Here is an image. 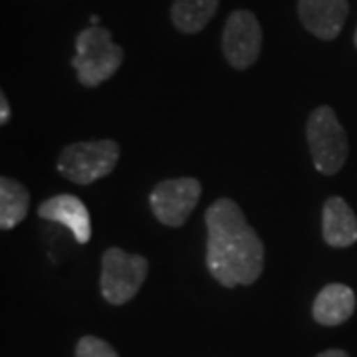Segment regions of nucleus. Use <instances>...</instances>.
<instances>
[{
    "instance_id": "f257e3e1",
    "label": "nucleus",
    "mask_w": 357,
    "mask_h": 357,
    "mask_svg": "<svg viewBox=\"0 0 357 357\" xmlns=\"http://www.w3.org/2000/svg\"><path fill=\"white\" fill-rule=\"evenodd\" d=\"M206 266L225 288L250 286L264 270V243L243 208L232 199H218L204 213Z\"/></svg>"
},
{
    "instance_id": "f03ea898",
    "label": "nucleus",
    "mask_w": 357,
    "mask_h": 357,
    "mask_svg": "<svg viewBox=\"0 0 357 357\" xmlns=\"http://www.w3.org/2000/svg\"><path fill=\"white\" fill-rule=\"evenodd\" d=\"M123 64V50L114 42V36L103 26H88L76 38V56L72 66L77 82L84 88H98L107 82Z\"/></svg>"
},
{
    "instance_id": "7ed1b4c3",
    "label": "nucleus",
    "mask_w": 357,
    "mask_h": 357,
    "mask_svg": "<svg viewBox=\"0 0 357 357\" xmlns=\"http://www.w3.org/2000/svg\"><path fill=\"white\" fill-rule=\"evenodd\" d=\"M306 133L314 167L321 175H335L347 161L349 145L345 129L330 105H319L310 114Z\"/></svg>"
},
{
    "instance_id": "20e7f679",
    "label": "nucleus",
    "mask_w": 357,
    "mask_h": 357,
    "mask_svg": "<svg viewBox=\"0 0 357 357\" xmlns=\"http://www.w3.org/2000/svg\"><path fill=\"white\" fill-rule=\"evenodd\" d=\"M121 149L114 139L79 141L68 145L58 157V171L76 185H91L107 177L119 161Z\"/></svg>"
},
{
    "instance_id": "39448f33",
    "label": "nucleus",
    "mask_w": 357,
    "mask_h": 357,
    "mask_svg": "<svg viewBox=\"0 0 357 357\" xmlns=\"http://www.w3.org/2000/svg\"><path fill=\"white\" fill-rule=\"evenodd\" d=\"M149 272V262L141 255H128L112 246L102 256V296L114 306H123L141 290Z\"/></svg>"
},
{
    "instance_id": "423d86ee",
    "label": "nucleus",
    "mask_w": 357,
    "mask_h": 357,
    "mask_svg": "<svg viewBox=\"0 0 357 357\" xmlns=\"http://www.w3.org/2000/svg\"><path fill=\"white\" fill-rule=\"evenodd\" d=\"M201 192L203 187L197 178H167L157 183V187L149 195V204L155 218L161 225L178 229L189 220L192 211L197 208Z\"/></svg>"
},
{
    "instance_id": "0eeeda50",
    "label": "nucleus",
    "mask_w": 357,
    "mask_h": 357,
    "mask_svg": "<svg viewBox=\"0 0 357 357\" xmlns=\"http://www.w3.org/2000/svg\"><path fill=\"white\" fill-rule=\"evenodd\" d=\"M262 50V28L250 10H234L222 32V52L234 70H248Z\"/></svg>"
},
{
    "instance_id": "6e6552de",
    "label": "nucleus",
    "mask_w": 357,
    "mask_h": 357,
    "mask_svg": "<svg viewBox=\"0 0 357 357\" xmlns=\"http://www.w3.org/2000/svg\"><path fill=\"white\" fill-rule=\"evenodd\" d=\"M349 14L347 0H298V16L310 34L332 42L340 36Z\"/></svg>"
},
{
    "instance_id": "1a4fd4ad",
    "label": "nucleus",
    "mask_w": 357,
    "mask_h": 357,
    "mask_svg": "<svg viewBox=\"0 0 357 357\" xmlns=\"http://www.w3.org/2000/svg\"><path fill=\"white\" fill-rule=\"evenodd\" d=\"M40 218L64 225L74 234L77 244H88L91 238V218L86 204L76 195H58L46 199L38 206Z\"/></svg>"
},
{
    "instance_id": "9d476101",
    "label": "nucleus",
    "mask_w": 357,
    "mask_h": 357,
    "mask_svg": "<svg viewBox=\"0 0 357 357\" xmlns=\"http://www.w3.org/2000/svg\"><path fill=\"white\" fill-rule=\"evenodd\" d=\"M321 236L333 248L357 243V217L342 197H330L321 211Z\"/></svg>"
},
{
    "instance_id": "9b49d317",
    "label": "nucleus",
    "mask_w": 357,
    "mask_h": 357,
    "mask_svg": "<svg viewBox=\"0 0 357 357\" xmlns=\"http://www.w3.org/2000/svg\"><path fill=\"white\" fill-rule=\"evenodd\" d=\"M356 310V294L345 284H328L314 300L312 314L321 326H340L351 318Z\"/></svg>"
},
{
    "instance_id": "f8f14e48",
    "label": "nucleus",
    "mask_w": 357,
    "mask_h": 357,
    "mask_svg": "<svg viewBox=\"0 0 357 357\" xmlns=\"http://www.w3.org/2000/svg\"><path fill=\"white\" fill-rule=\"evenodd\" d=\"M30 208V192L16 178H0V229L13 230L20 225Z\"/></svg>"
},
{
    "instance_id": "ddd939ff",
    "label": "nucleus",
    "mask_w": 357,
    "mask_h": 357,
    "mask_svg": "<svg viewBox=\"0 0 357 357\" xmlns=\"http://www.w3.org/2000/svg\"><path fill=\"white\" fill-rule=\"evenodd\" d=\"M218 0H175L171 6L173 26L183 34H197L211 22Z\"/></svg>"
},
{
    "instance_id": "4468645a",
    "label": "nucleus",
    "mask_w": 357,
    "mask_h": 357,
    "mask_svg": "<svg viewBox=\"0 0 357 357\" xmlns=\"http://www.w3.org/2000/svg\"><path fill=\"white\" fill-rule=\"evenodd\" d=\"M76 357H119L112 345L100 337L86 335L76 345Z\"/></svg>"
},
{
    "instance_id": "2eb2a0df",
    "label": "nucleus",
    "mask_w": 357,
    "mask_h": 357,
    "mask_svg": "<svg viewBox=\"0 0 357 357\" xmlns=\"http://www.w3.org/2000/svg\"><path fill=\"white\" fill-rule=\"evenodd\" d=\"M10 119V105L4 93H0V126H6Z\"/></svg>"
},
{
    "instance_id": "dca6fc26",
    "label": "nucleus",
    "mask_w": 357,
    "mask_h": 357,
    "mask_svg": "<svg viewBox=\"0 0 357 357\" xmlns=\"http://www.w3.org/2000/svg\"><path fill=\"white\" fill-rule=\"evenodd\" d=\"M316 357H349V356L345 354L344 349H326V351H321V354H318Z\"/></svg>"
},
{
    "instance_id": "f3484780",
    "label": "nucleus",
    "mask_w": 357,
    "mask_h": 357,
    "mask_svg": "<svg viewBox=\"0 0 357 357\" xmlns=\"http://www.w3.org/2000/svg\"><path fill=\"white\" fill-rule=\"evenodd\" d=\"M91 26H100V16H91Z\"/></svg>"
},
{
    "instance_id": "a211bd4d",
    "label": "nucleus",
    "mask_w": 357,
    "mask_h": 357,
    "mask_svg": "<svg viewBox=\"0 0 357 357\" xmlns=\"http://www.w3.org/2000/svg\"><path fill=\"white\" fill-rule=\"evenodd\" d=\"M354 44H356V48H357V30H356V38H354Z\"/></svg>"
}]
</instances>
